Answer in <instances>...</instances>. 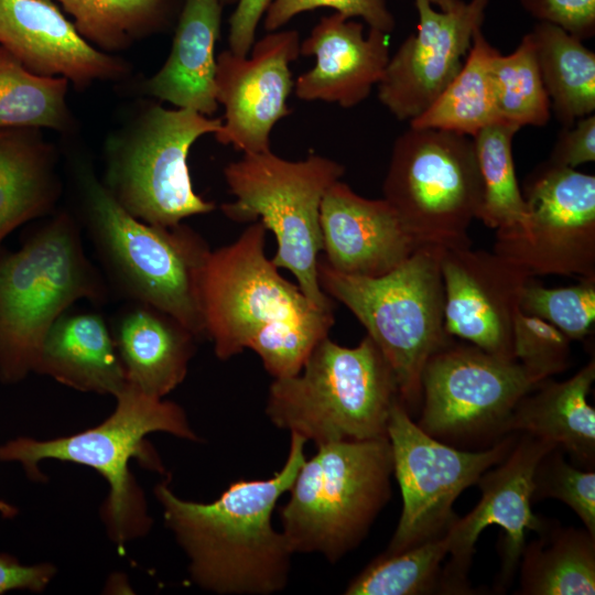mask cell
I'll return each instance as SVG.
<instances>
[{"label": "cell", "mask_w": 595, "mask_h": 595, "mask_svg": "<svg viewBox=\"0 0 595 595\" xmlns=\"http://www.w3.org/2000/svg\"><path fill=\"white\" fill-rule=\"evenodd\" d=\"M68 86L64 77L31 73L0 45V130L46 128L68 132L74 126Z\"/></svg>", "instance_id": "cell-31"}, {"label": "cell", "mask_w": 595, "mask_h": 595, "mask_svg": "<svg viewBox=\"0 0 595 595\" xmlns=\"http://www.w3.org/2000/svg\"><path fill=\"white\" fill-rule=\"evenodd\" d=\"M519 309L554 325L571 340H583L592 334L595 323V279L547 288L530 277L522 288Z\"/></svg>", "instance_id": "cell-35"}, {"label": "cell", "mask_w": 595, "mask_h": 595, "mask_svg": "<svg viewBox=\"0 0 595 595\" xmlns=\"http://www.w3.org/2000/svg\"><path fill=\"white\" fill-rule=\"evenodd\" d=\"M317 8H331L351 19L361 18L370 28L387 34L396 25L385 0H272L264 14V30L274 32L295 15Z\"/></svg>", "instance_id": "cell-38"}, {"label": "cell", "mask_w": 595, "mask_h": 595, "mask_svg": "<svg viewBox=\"0 0 595 595\" xmlns=\"http://www.w3.org/2000/svg\"><path fill=\"white\" fill-rule=\"evenodd\" d=\"M549 163L575 169L595 161V116L594 113L577 119L569 127H562Z\"/></svg>", "instance_id": "cell-40"}, {"label": "cell", "mask_w": 595, "mask_h": 595, "mask_svg": "<svg viewBox=\"0 0 595 595\" xmlns=\"http://www.w3.org/2000/svg\"><path fill=\"white\" fill-rule=\"evenodd\" d=\"M320 225L322 259L344 274L383 275L420 246L385 198L363 197L340 180L322 199Z\"/></svg>", "instance_id": "cell-20"}, {"label": "cell", "mask_w": 595, "mask_h": 595, "mask_svg": "<svg viewBox=\"0 0 595 595\" xmlns=\"http://www.w3.org/2000/svg\"><path fill=\"white\" fill-rule=\"evenodd\" d=\"M272 0H237L229 18V50L247 56L255 43L257 26Z\"/></svg>", "instance_id": "cell-42"}, {"label": "cell", "mask_w": 595, "mask_h": 595, "mask_svg": "<svg viewBox=\"0 0 595 595\" xmlns=\"http://www.w3.org/2000/svg\"><path fill=\"white\" fill-rule=\"evenodd\" d=\"M382 191L420 246H472L483 199L472 137L409 127L393 143Z\"/></svg>", "instance_id": "cell-11"}, {"label": "cell", "mask_w": 595, "mask_h": 595, "mask_svg": "<svg viewBox=\"0 0 595 595\" xmlns=\"http://www.w3.org/2000/svg\"><path fill=\"white\" fill-rule=\"evenodd\" d=\"M57 153L40 129L0 130V241L58 199Z\"/></svg>", "instance_id": "cell-26"}, {"label": "cell", "mask_w": 595, "mask_h": 595, "mask_svg": "<svg viewBox=\"0 0 595 595\" xmlns=\"http://www.w3.org/2000/svg\"><path fill=\"white\" fill-rule=\"evenodd\" d=\"M300 45L296 30L274 31L253 43L250 56L228 48L216 57V101L225 110L216 141L244 153L270 150L273 127L290 113V64Z\"/></svg>", "instance_id": "cell-16"}, {"label": "cell", "mask_w": 595, "mask_h": 595, "mask_svg": "<svg viewBox=\"0 0 595 595\" xmlns=\"http://www.w3.org/2000/svg\"><path fill=\"white\" fill-rule=\"evenodd\" d=\"M17 509L7 504L6 501L0 500V513L6 518H12L17 513Z\"/></svg>", "instance_id": "cell-44"}, {"label": "cell", "mask_w": 595, "mask_h": 595, "mask_svg": "<svg viewBox=\"0 0 595 595\" xmlns=\"http://www.w3.org/2000/svg\"><path fill=\"white\" fill-rule=\"evenodd\" d=\"M399 400L394 375L368 335L355 347L327 336L298 374L273 379L266 414L277 428L317 446L387 436Z\"/></svg>", "instance_id": "cell-4"}, {"label": "cell", "mask_w": 595, "mask_h": 595, "mask_svg": "<svg viewBox=\"0 0 595 595\" xmlns=\"http://www.w3.org/2000/svg\"><path fill=\"white\" fill-rule=\"evenodd\" d=\"M73 18L78 33L115 54L176 24L184 0H52Z\"/></svg>", "instance_id": "cell-29"}, {"label": "cell", "mask_w": 595, "mask_h": 595, "mask_svg": "<svg viewBox=\"0 0 595 595\" xmlns=\"http://www.w3.org/2000/svg\"><path fill=\"white\" fill-rule=\"evenodd\" d=\"M444 328L448 336L515 359L513 326L530 275L494 250L442 248Z\"/></svg>", "instance_id": "cell-18"}, {"label": "cell", "mask_w": 595, "mask_h": 595, "mask_svg": "<svg viewBox=\"0 0 595 595\" xmlns=\"http://www.w3.org/2000/svg\"><path fill=\"white\" fill-rule=\"evenodd\" d=\"M432 6L439 7L441 11H453L464 1L462 0H428Z\"/></svg>", "instance_id": "cell-43"}, {"label": "cell", "mask_w": 595, "mask_h": 595, "mask_svg": "<svg viewBox=\"0 0 595 595\" xmlns=\"http://www.w3.org/2000/svg\"><path fill=\"white\" fill-rule=\"evenodd\" d=\"M196 338L170 314L138 302L120 316L113 337L127 385L164 398L185 379Z\"/></svg>", "instance_id": "cell-23"}, {"label": "cell", "mask_w": 595, "mask_h": 595, "mask_svg": "<svg viewBox=\"0 0 595 595\" xmlns=\"http://www.w3.org/2000/svg\"><path fill=\"white\" fill-rule=\"evenodd\" d=\"M223 6H231V4H236L237 0H220Z\"/></svg>", "instance_id": "cell-45"}, {"label": "cell", "mask_w": 595, "mask_h": 595, "mask_svg": "<svg viewBox=\"0 0 595 595\" xmlns=\"http://www.w3.org/2000/svg\"><path fill=\"white\" fill-rule=\"evenodd\" d=\"M105 292L67 213L0 257V379L13 383L34 371L56 320L77 300H101Z\"/></svg>", "instance_id": "cell-8"}, {"label": "cell", "mask_w": 595, "mask_h": 595, "mask_svg": "<svg viewBox=\"0 0 595 595\" xmlns=\"http://www.w3.org/2000/svg\"><path fill=\"white\" fill-rule=\"evenodd\" d=\"M76 177L84 216L111 275L137 302L156 307L181 322L197 338L205 336L199 279L210 252L190 227L151 225L128 213L79 162Z\"/></svg>", "instance_id": "cell-6"}, {"label": "cell", "mask_w": 595, "mask_h": 595, "mask_svg": "<svg viewBox=\"0 0 595 595\" xmlns=\"http://www.w3.org/2000/svg\"><path fill=\"white\" fill-rule=\"evenodd\" d=\"M221 125L223 118L148 102L108 138L102 184L128 213L151 225L173 227L210 213L215 204L195 193L187 156L196 140Z\"/></svg>", "instance_id": "cell-10"}, {"label": "cell", "mask_w": 595, "mask_h": 595, "mask_svg": "<svg viewBox=\"0 0 595 595\" xmlns=\"http://www.w3.org/2000/svg\"><path fill=\"white\" fill-rule=\"evenodd\" d=\"M538 534L522 550L517 594H595V537L585 528L555 527L548 521Z\"/></svg>", "instance_id": "cell-27"}, {"label": "cell", "mask_w": 595, "mask_h": 595, "mask_svg": "<svg viewBox=\"0 0 595 595\" xmlns=\"http://www.w3.org/2000/svg\"><path fill=\"white\" fill-rule=\"evenodd\" d=\"M392 473L387 436L317 445L280 510L293 553H317L335 563L357 548L390 499Z\"/></svg>", "instance_id": "cell-7"}, {"label": "cell", "mask_w": 595, "mask_h": 595, "mask_svg": "<svg viewBox=\"0 0 595 595\" xmlns=\"http://www.w3.org/2000/svg\"><path fill=\"white\" fill-rule=\"evenodd\" d=\"M571 342L554 325L518 310L513 326V356L538 381L569 367Z\"/></svg>", "instance_id": "cell-37"}, {"label": "cell", "mask_w": 595, "mask_h": 595, "mask_svg": "<svg viewBox=\"0 0 595 595\" xmlns=\"http://www.w3.org/2000/svg\"><path fill=\"white\" fill-rule=\"evenodd\" d=\"M55 573L50 563L24 565L14 556L0 553V594L15 589L43 592Z\"/></svg>", "instance_id": "cell-41"}, {"label": "cell", "mask_w": 595, "mask_h": 595, "mask_svg": "<svg viewBox=\"0 0 595 595\" xmlns=\"http://www.w3.org/2000/svg\"><path fill=\"white\" fill-rule=\"evenodd\" d=\"M34 371L80 391L113 397L127 385L115 339L94 313L60 316L43 340Z\"/></svg>", "instance_id": "cell-25"}, {"label": "cell", "mask_w": 595, "mask_h": 595, "mask_svg": "<svg viewBox=\"0 0 595 595\" xmlns=\"http://www.w3.org/2000/svg\"><path fill=\"white\" fill-rule=\"evenodd\" d=\"M223 8L220 0H184L170 54L141 84L143 94L208 117L217 110L215 44Z\"/></svg>", "instance_id": "cell-22"}, {"label": "cell", "mask_w": 595, "mask_h": 595, "mask_svg": "<svg viewBox=\"0 0 595 595\" xmlns=\"http://www.w3.org/2000/svg\"><path fill=\"white\" fill-rule=\"evenodd\" d=\"M519 129L499 121L473 137L483 186L477 219L496 231L519 229L527 221V207L512 156V139Z\"/></svg>", "instance_id": "cell-32"}, {"label": "cell", "mask_w": 595, "mask_h": 595, "mask_svg": "<svg viewBox=\"0 0 595 595\" xmlns=\"http://www.w3.org/2000/svg\"><path fill=\"white\" fill-rule=\"evenodd\" d=\"M306 442L290 433L280 470L267 479L234 482L210 502L182 499L166 482L154 487L165 524L201 588L219 595H271L285 588L294 553L272 515L306 458Z\"/></svg>", "instance_id": "cell-2"}, {"label": "cell", "mask_w": 595, "mask_h": 595, "mask_svg": "<svg viewBox=\"0 0 595 595\" xmlns=\"http://www.w3.org/2000/svg\"><path fill=\"white\" fill-rule=\"evenodd\" d=\"M551 108L563 127L595 111V54L582 40L549 22L530 32Z\"/></svg>", "instance_id": "cell-28"}, {"label": "cell", "mask_w": 595, "mask_h": 595, "mask_svg": "<svg viewBox=\"0 0 595 595\" xmlns=\"http://www.w3.org/2000/svg\"><path fill=\"white\" fill-rule=\"evenodd\" d=\"M526 224L496 231L494 251L530 277L595 279V176L548 161L524 180Z\"/></svg>", "instance_id": "cell-14"}, {"label": "cell", "mask_w": 595, "mask_h": 595, "mask_svg": "<svg viewBox=\"0 0 595 595\" xmlns=\"http://www.w3.org/2000/svg\"><path fill=\"white\" fill-rule=\"evenodd\" d=\"M488 2L470 0L453 11H437L428 0H414L416 31L389 58L377 85L380 102L398 120L424 112L461 71Z\"/></svg>", "instance_id": "cell-17"}, {"label": "cell", "mask_w": 595, "mask_h": 595, "mask_svg": "<svg viewBox=\"0 0 595 595\" xmlns=\"http://www.w3.org/2000/svg\"><path fill=\"white\" fill-rule=\"evenodd\" d=\"M344 173L340 163L323 155L290 161L271 150L244 153L224 169L235 201L223 204V213L239 223L258 220L271 230L277 241L274 266L289 270L310 302L326 311L334 306L318 282L320 209L326 191Z\"/></svg>", "instance_id": "cell-9"}, {"label": "cell", "mask_w": 595, "mask_h": 595, "mask_svg": "<svg viewBox=\"0 0 595 595\" xmlns=\"http://www.w3.org/2000/svg\"><path fill=\"white\" fill-rule=\"evenodd\" d=\"M300 54L314 56L315 65L296 78L295 96L344 108L369 96L390 58L387 33L370 28L365 36L363 23L338 12L321 18L301 42Z\"/></svg>", "instance_id": "cell-21"}, {"label": "cell", "mask_w": 595, "mask_h": 595, "mask_svg": "<svg viewBox=\"0 0 595 595\" xmlns=\"http://www.w3.org/2000/svg\"><path fill=\"white\" fill-rule=\"evenodd\" d=\"M595 380L589 360L564 381L545 379L515 407L507 432H521L553 444L584 466L595 458V410L587 397Z\"/></svg>", "instance_id": "cell-24"}, {"label": "cell", "mask_w": 595, "mask_h": 595, "mask_svg": "<svg viewBox=\"0 0 595 595\" xmlns=\"http://www.w3.org/2000/svg\"><path fill=\"white\" fill-rule=\"evenodd\" d=\"M490 77L501 121L522 128L542 127L551 117V102L543 85L530 32L516 50L502 55L497 50L490 62Z\"/></svg>", "instance_id": "cell-34"}, {"label": "cell", "mask_w": 595, "mask_h": 595, "mask_svg": "<svg viewBox=\"0 0 595 595\" xmlns=\"http://www.w3.org/2000/svg\"><path fill=\"white\" fill-rule=\"evenodd\" d=\"M115 411L99 425L53 440L17 437L0 445V461L18 462L33 480L45 476L39 468L44 459L72 462L96 469L108 483L109 494L102 518L110 539L121 550L126 542L143 536L151 518L142 491L129 470V461L139 457L145 466L163 470L144 439L153 432L199 442L185 411L178 404L154 398L126 385L115 397Z\"/></svg>", "instance_id": "cell-3"}, {"label": "cell", "mask_w": 595, "mask_h": 595, "mask_svg": "<svg viewBox=\"0 0 595 595\" xmlns=\"http://www.w3.org/2000/svg\"><path fill=\"white\" fill-rule=\"evenodd\" d=\"M442 248L421 245L392 271L375 278L340 273L320 258L322 290L364 325L389 364L401 403L421 405V376L429 358L453 337L444 328Z\"/></svg>", "instance_id": "cell-5"}, {"label": "cell", "mask_w": 595, "mask_h": 595, "mask_svg": "<svg viewBox=\"0 0 595 595\" xmlns=\"http://www.w3.org/2000/svg\"><path fill=\"white\" fill-rule=\"evenodd\" d=\"M540 382L516 359L453 338L423 368L416 424L437 440L504 436L517 403Z\"/></svg>", "instance_id": "cell-12"}, {"label": "cell", "mask_w": 595, "mask_h": 595, "mask_svg": "<svg viewBox=\"0 0 595 595\" xmlns=\"http://www.w3.org/2000/svg\"><path fill=\"white\" fill-rule=\"evenodd\" d=\"M497 48L477 30L464 64L435 101L410 127L432 128L474 137L501 121L496 109L490 62Z\"/></svg>", "instance_id": "cell-30"}, {"label": "cell", "mask_w": 595, "mask_h": 595, "mask_svg": "<svg viewBox=\"0 0 595 595\" xmlns=\"http://www.w3.org/2000/svg\"><path fill=\"white\" fill-rule=\"evenodd\" d=\"M554 447L539 462L532 499L555 498L566 504L595 537V473L570 465Z\"/></svg>", "instance_id": "cell-36"}, {"label": "cell", "mask_w": 595, "mask_h": 595, "mask_svg": "<svg viewBox=\"0 0 595 595\" xmlns=\"http://www.w3.org/2000/svg\"><path fill=\"white\" fill-rule=\"evenodd\" d=\"M539 22H549L586 40L595 34V0H520Z\"/></svg>", "instance_id": "cell-39"}, {"label": "cell", "mask_w": 595, "mask_h": 595, "mask_svg": "<svg viewBox=\"0 0 595 595\" xmlns=\"http://www.w3.org/2000/svg\"><path fill=\"white\" fill-rule=\"evenodd\" d=\"M393 475L402 497L401 516L385 552L393 553L442 536L456 518L453 504L502 461L515 444L505 435L483 451H463L425 433L399 400L387 425Z\"/></svg>", "instance_id": "cell-13"}, {"label": "cell", "mask_w": 595, "mask_h": 595, "mask_svg": "<svg viewBox=\"0 0 595 595\" xmlns=\"http://www.w3.org/2000/svg\"><path fill=\"white\" fill-rule=\"evenodd\" d=\"M267 228L253 221L231 244L208 253L199 279L204 333L227 360L255 351L274 378L298 374L335 323L266 255Z\"/></svg>", "instance_id": "cell-1"}, {"label": "cell", "mask_w": 595, "mask_h": 595, "mask_svg": "<svg viewBox=\"0 0 595 595\" xmlns=\"http://www.w3.org/2000/svg\"><path fill=\"white\" fill-rule=\"evenodd\" d=\"M0 45L28 71L77 89L119 82L130 66L87 42L52 0H0Z\"/></svg>", "instance_id": "cell-19"}, {"label": "cell", "mask_w": 595, "mask_h": 595, "mask_svg": "<svg viewBox=\"0 0 595 595\" xmlns=\"http://www.w3.org/2000/svg\"><path fill=\"white\" fill-rule=\"evenodd\" d=\"M554 446L522 433L506 457L486 470L477 480L482 497L463 518H455L445 531L450 561L442 567L441 593L461 594L469 591L467 574L479 534L496 524L505 531L501 544L499 586H507L518 569L526 537L538 533L547 523L534 515L533 476L541 458Z\"/></svg>", "instance_id": "cell-15"}, {"label": "cell", "mask_w": 595, "mask_h": 595, "mask_svg": "<svg viewBox=\"0 0 595 595\" xmlns=\"http://www.w3.org/2000/svg\"><path fill=\"white\" fill-rule=\"evenodd\" d=\"M448 554L445 533L405 550L382 553L345 589L347 595H423L441 593L442 562Z\"/></svg>", "instance_id": "cell-33"}]
</instances>
